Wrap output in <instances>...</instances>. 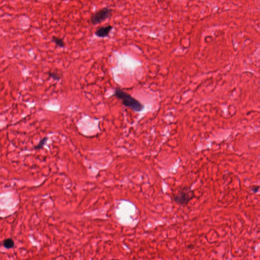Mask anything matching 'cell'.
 Returning a JSON list of instances; mask_svg holds the SVG:
<instances>
[{
	"label": "cell",
	"instance_id": "obj_7",
	"mask_svg": "<svg viewBox=\"0 0 260 260\" xmlns=\"http://www.w3.org/2000/svg\"><path fill=\"white\" fill-rule=\"evenodd\" d=\"M48 139V138L47 137H44L43 138H42L39 141V142L38 145H37L36 146H35V149L39 150V149H42L43 147V146H44V145H45L46 142H47Z\"/></svg>",
	"mask_w": 260,
	"mask_h": 260
},
{
	"label": "cell",
	"instance_id": "obj_3",
	"mask_svg": "<svg viewBox=\"0 0 260 260\" xmlns=\"http://www.w3.org/2000/svg\"><path fill=\"white\" fill-rule=\"evenodd\" d=\"M112 10L109 8L104 7L91 15L90 21L94 26L99 25L109 18L112 15Z\"/></svg>",
	"mask_w": 260,
	"mask_h": 260
},
{
	"label": "cell",
	"instance_id": "obj_6",
	"mask_svg": "<svg viewBox=\"0 0 260 260\" xmlns=\"http://www.w3.org/2000/svg\"><path fill=\"white\" fill-rule=\"evenodd\" d=\"M14 244L15 243H14L13 240L10 238L5 239L3 242V246L7 249L13 248L14 247Z\"/></svg>",
	"mask_w": 260,
	"mask_h": 260
},
{
	"label": "cell",
	"instance_id": "obj_4",
	"mask_svg": "<svg viewBox=\"0 0 260 260\" xmlns=\"http://www.w3.org/2000/svg\"><path fill=\"white\" fill-rule=\"evenodd\" d=\"M113 27L110 25L101 27L95 31V35L99 38H105L109 36V35Z\"/></svg>",
	"mask_w": 260,
	"mask_h": 260
},
{
	"label": "cell",
	"instance_id": "obj_2",
	"mask_svg": "<svg viewBox=\"0 0 260 260\" xmlns=\"http://www.w3.org/2000/svg\"><path fill=\"white\" fill-rule=\"evenodd\" d=\"M194 193L189 187L181 188L176 194L173 196V200L175 203L181 205H188L190 201L194 198Z\"/></svg>",
	"mask_w": 260,
	"mask_h": 260
},
{
	"label": "cell",
	"instance_id": "obj_5",
	"mask_svg": "<svg viewBox=\"0 0 260 260\" xmlns=\"http://www.w3.org/2000/svg\"><path fill=\"white\" fill-rule=\"evenodd\" d=\"M51 41L55 44L56 45L60 47L64 48L65 47V43L64 40L61 38L56 36H53L51 39Z\"/></svg>",
	"mask_w": 260,
	"mask_h": 260
},
{
	"label": "cell",
	"instance_id": "obj_8",
	"mask_svg": "<svg viewBox=\"0 0 260 260\" xmlns=\"http://www.w3.org/2000/svg\"><path fill=\"white\" fill-rule=\"evenodd\" d=\"M48 75L50 77H51L55 80L59 81L61 79V75L59 74V73L56 72H49L48 73Z\"/></svg>",
	"mask_w": 260,
	"mask_h": 260
},
{
	"label": "cell",
	"instance_id": "obj_1",
	"mask_svg": "<svg viewBox=\"0 0 260 260\" xmlns=\"http://www.w3.org/2000/svg\"><path fill=\"white\" fill-rule=\"evenodd\" d=\"M112 96L116 97L122 101V104L125 106L131 109L135 112H141L145 108L144 105L140 101L119 88L115 89L114 94Z\"/></svg>",
	"mask_w": 260,
	"mask_h": 260
},
{
	"label": "cell",
	"instance_id": "obj_9",
	"mask_svg": "<svg viewBox=\"0 0 260 260\" xmlns=\"http://www.w3.org/2000/svg\"><path fill=\"white\" fill-rule=\"evenodd\" d=\"M260 186H253L251 188V190L254 193H256L259 191V190L260 188Z\"/></svg>",
	"mask_w": 260,
	"mask_h": 260
}]
</instances>
